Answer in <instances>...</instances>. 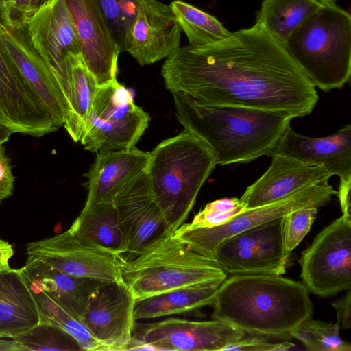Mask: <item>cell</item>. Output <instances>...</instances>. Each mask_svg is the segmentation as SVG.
I'll list each match as a JSON object with an SVG mask.
<instances>
[{"instance_id": "44dd1931", "label": "cell", "mask_w": 351, "mask_h": 351, "mask_svg": "<svg viewBox=\"0 0 351 351\" xmlns=\"http://www.w3.org/2000/svg\"><path fill=\"white\" fill-rule=\"evenodd\" d=\"M149 152L135 147L98 152L85 175L88 196L85 205L112 202L115 195L147 167Z\"/></svg>"}, {"instance_id": "1f68e13d", "label": "cell", "mask_w": 351, "mask_h": 351, "mask_svg": "<svg viewBox=\"0 0 351 351\" xmlns=\"http://www.w3.org/2000/svg\"><path fill=\"white\" fill-rule=\"evenodd\" d=\"M14 339L24 350H78L76 341L58 327L47 322L36 326Z\"/></svg>"}, {"instance_id": "f35d334b", "label": "cell", "mask_w": 351, "mask_h": 351, "mask_svg": "<svg viewBox=\"0 0 351 351\" xmlns=\"http://www.w3.org/2000/svg\"><path fill=\"white\" fill-rule=\"evenodd\" d=\"M350 304V289L348 290V293L343 298L337 300L332 303V305L337 311V323L344 329H349L351 327Z\"/></svg>"}, {"instance_id": "7c38bea8", "label": "cell", "mask_w": 351, "mask_h": 351, "mask_svg": "<svg viewBox=\"0 0 351 351\" xmlns=\"http://www.w3.org/2000/svg\"><path fill=\"white\" fill-rule=\"evenodd\" d=\"M245 336L244 331L220 319L171 317L149 324L135 323L130 350L222 351Z\"/></svg>"}, {"instance_id": "7dc6e473", "label": "cell", "mask_w": 351, "mask_h": 351, "mask_svg": "<svg viewBox=\"0 0 351 351\" xmlns=\"http://www.w3.org/2000/svg\"><path fill=\"white\" fill-rule=\"evenodd\" d=\"M12 1V0H10V1ZM10 1H9V2H10Z\"/></svg>"}, {"instance_id": "3957f363", "label": "cell", "mask_w": 351, "mask_h": 351, "mask_svg": "<svg viewBox=\"0 0 351 351\" xmlns=\"http://www.w3.org/2000/svg\"><path fill=\"white\" fill-rule=\"evenodd\" d=\"M213 317L250 335L291 338V331L311 317L306 286L276 274H240L226 278L214 302Z\"/></svg>"}, {"instance_id": "cb8c5ba5", "label": "cell", "mask_w": 351, "mask_h": 351, "mask_svg": "<svg viewBox=\"0 0 351 351\" xmlns=\"http://www.w3.org/2000/svg\"><path fill=\"white\" fill-rule=\"evenodd\" d=\"M64 80L69 107L63 126L71 138L78 142L99 86L85 65L81 53L70 54L65 58Z\"/></svg>"}, {"instance_id": "74e56055", "label": "cell", "mask_w": 351, "mask_h": 351, "mask_svg": "<svg viewBox=\"0 0 351 351\" xmlns=\"http://www.w3.org/2000/svg\"><path fill=\"white\" fill-rule=\"evenodd\" d=\"M15 177L3 143H0V204L12 195Z\"/></svg>"}, {"instance_id": "ac0fdd59", "label": "cell", "mask_w": 351, "mask_h": 351, "mask_svg": "<svg viewBox=\"0 0 351 351\" xmlns=\"http://www.w3.org/2000/svg\"><path fill=\"white\" fill-rule=\"evenodd\" d=\"M25 29L31 45L55 73L65 93L64 60L70 54H80L81 50L64 1L51 0L44 5L29 19Z\"/></svg>"}, {"instance_id": "4316f807", "label": "cell", "mask_w": 351, "mask_h": 351, "mask_svg": "<svg viewBox=\"0 0 351 351\" xmlns=\"http://www.w3.org/2000/svg\"><path fill=\"white\" fill-rule=\"evenodd\" d=\"M322 3L318 0H263L255 24L283 45Z\"/></svg>"}, {"instance_id": "ffe728a7", "label": "cell", "mask_w": 351, "mask_h": 351, "mask_svg": "<svg viewBox=\"0 0 351 351\" xmlns=\"http://www.w3.org/2000/svg\"><path fill=\"white\" fill-rule=\"evenodd\" d=\"M300 161L323 165L340 181L351 180V125L322 138L301 135L291 127L273 152Z\"/></svg>"}, {"instance_id": "5bb4252c", "label": "cell", "mask_w": 351, "mask_h": 351, "mask_svg": "<svg viewBox=\"0 0 351 351\" xmlns=\"http://www.w3.org/2000/svg\"><path fill=\"white\" fill-rule=\"evenodd\" d=\"M181 32L169 5L143 0L125 32L121 52H128L141 66L152 64L180 47Z\"/></svg>"}, {"instance_id": "b9f144b4", "label": "cell", "mask_w": 351, "mask_h": 351, "mask_svg": "<svg viewBox=\"0 0 351 351\" xmlns=\"http://www.w3.org/2000/svg\"><path fill=\"white\" fill-rule=\"evenodd\" d=\"M0 351H21V350L14 339L6 340L0 338Z\"/></svg>"}, {"instance_id": "e0dca14e", "label": "cell", "mask_w": 351, "mask_h": 351, "mask_svg": "<svg viewBox=\"0 0 351 351\" xmlns=\"http://www.w3.org/2000/svg\"><path fill=\"white\" fill-rule=\"evenodd\" d=\"M0 35L24 80L55 124L62 126L69 107L65 93L55 73L31 45L25 26L6 27L0 22Z\"/></svg>"}, {"instance_id": "4dcf8cb0", "label": "cell", "mask_w": 351, "mask_h": 351, "mask_svg": "<svg viewBox=\"0 0 351 351\" xmlns=\"http://www.w3.org/2000/svg\"><path fill=\"white\" fill-rule=\"evenodd\" d=\"M340 325L326 323L308 317L291 332V337L301 341L308 350L350 351L351 345L339 334Z\"/></svg>"}, {"instance_id": "f546056e", "label": "cell", "mask_w": 351, "mask_h": 351, "mask_svg": "<svg viewBox=\"0 0 351 351\" xmlns=\"http://www.w3.org/2000/svg\"><path fill=\"white\" fill-rule=\"evenodd\" d=\"M169 6L190 45L199 47L212 44L230 34L214 16L190 3L173 0Z\"/></svg>"}, {"instance_id": "836d02e7", "label": "cell", "mask_w": 351, "mask_h": 351, "mask_svg": "<svg viewBox=\"0 0 351 351\" xmlns=\"http://www.w3.org/2000/svg\"><path fill=\"white\" fill-rule=\"evenodd\" d=\"M247 208L238 198H223L208 203L192 221L183 223L189 229L210 228L223 224Z\"/></svg>"}, {"instance_id": "ba28073f", "label": "cell", "mask_w": 351, "mask_h": 351, "mask_svg": "<svg viewBox=\"0 0 351 351\" xmlns=\"http://www.w3.org/2000/svg\"><path fill=\"white\" fill-rule=\"evenodd\" d=\"M27 258L41 261L71 276L122 282V256L67 230L27 245Z\"/></svg>"}, {"instance_id": "603a6c76", "label": "cell", "mask_w": 351, "mask_h": 351, "mask_svg": "<svg viewBox=\"0 0 351 351\" xmlns=\"http://www.w3.org/2000/svg\"><path fill=\"white\" fill-rule=\"evenodd\" d=\"M40 322L35 299L20 269H0V338L13 339Z\"/></svg>"}, {"instance_id": "52a82bcc", "label": "cell", "mask_w": 351, "mask_h": 351, "mask_svg": "<svg viewBox=\"0 0 351 351\" xmlns=\"http://www.w3.org/2000/svg\"><path fill=\"white\" fill-rule=\"evenodd\" d=\"M149 121L131 92L117 80L98 87L80 141L90 152L131 149Z\"/></svg>"}, {"instance_id": "f1b7e54d", "label": "cell", "mask_w": 351, "mask_h": 351, "mask_svg": "<svg viewBox=\"0 0 351 351\" xmlns=\"http://www.w3.org/2000/svg\"><path fill=\"white\" fill-rule=\"evenodd\" d=\"M24 279L35 299L40 316V322L51 324L66 332L76 341L81 350H108V348L93 336L80 319L36 285L26 278Z\"/></svg>"}, {"instance_id": "8d00e7d4", "label": "cell", "mask_w": 351, "mask_h": 351, "mask_svg": "<svg viewBox=\"0 0 351 351\" xmlns=\"http://www.w3.org/2000/svg\"><path fill=\"white\" fill-rule=\"evenodd\" d=\"M294 347V344L287 341L280 342H269L263 337L254 335L245 338L243 337L239 341L226 346L222 351H284Z\"/></svg>"}, {"instance_id": "ee69618b", "label": "cell", "mask_w": 351, "mask_h": 351, "mask_svg": "<svg viewBox=\"0 0 351 351\" xmlns=\"http://www.w3.org/2000/svg\"><path fill=\"white\" fill-rule=\"evenodd\" d=\"M10 1V0H0V22L2 24L5 21L6 6Z\"/></svg>"}, {"instance_id": "6da1fadb", "label": "cell", "mask_w": 351, "mask_h": 351, "mask_svg": "<svg viewBox=\"0 0 351 351\" xmlns=\"http://www.w3.org/2000/svg\"><path fill=\"white\" fill-rule=\"evenodd\" d=\"M165 87L210 106H234L309 114L319 97L315 86L285 45L264 29L237 30L204 46L180 47L165 58Z\"/></svg>"}, {"instance_id": "7402d4cb", "label": "cell", "mask_w": 351, "mask_h": 351, "mask_svg": "<svg viewBox=\"0 0 351 351\" xmlns=\"http://www.w3.org/2000/svg\"><path fill=\"white\" fill-rule=\"evenodd\" d=\"M20 271L25 278L81 320L92 295L104 283L65 274L37 259L27 258Z\"/></svg>"}, {"instance_id": "e575fe53", "label": "cell", "mask_w": 351, "mask_h": 351, "mask_svg": "<svg viewBox=\"0 0 351 351\" xmlns=\"http://www.w3.org/2000/svg\"><path fill=\"white\" fill-rule=\"evenodd\" d=\"M318 207L304 206L293 210L283 217V239L286 251L290 254L309 232Z\"/></svg>"}, {"instance_id": "9a60e30c", "label": "cell", "mask_w": 351, "mask_h": 351, "mask_svg": "<svg viewBox=\"0 0 351 351\" xmlns=\"http://www.w3.org/2000/svg\"><path fill=\"white\" fill-rule=\"evenodd\" d=\"M135 302L123 281L104 282L92 295L82 321L108 350H129Z\"/></svg>"}, {"instance_id": "d590c367", "label": "cell", "mask_w": 351, "mask_h": 351, "mask_svg": "<svg viewBox=\"0 0 351 351\" xmlns=\"http://www.w3.org/2000/svg\"><path fill=\"white\" fill-rule=\"evenodd\" d=\"M51 1L12 0L7 4L3 25L6 27H23L36 12Z\"/></svg>"}, {"instance_id": "8fae6325", "label": "cell", "mask_w": 351, "mask_h": 351, "mask_svg": "<svg viewBox=\"0 0 351 351\" xmlns=\"http://www.w3.org/2000/svg\"><path fill=\"white\" fill-rule=\"evenodd\" d=\"M337 194L328 182L317 184L273 203L247 208L220 226L189 229L181 225L173 234L191 250L213 259L216 247L226 238L302 207L319 208Z\"/></svg>"}, {"instance_id": "d6986e66", "label": "cell", "mask_w": 351, "mask_h": 351, "mask_svg": "<svg viewBox=\"0 0 351 351\" xmlns=\"http://www.w3.org/2000/svg\"><path fill=\"white\" fill-rule=\"evenodd\" d=\"M268 169L249 186L240 200L253 208L285 198L303 189L328 182L332 175L321 165L275 154Z\"/></svg>"}, {"instance_id": "4fadbf2b", "label": "cell", "mask_w": 351, "mask_h": 351, "mask_svg": "<svg viewBox=\"0 0 351 351\" xmlns=\"http://www.w3.org/2000/svg\"><path fill=\"white\" fill-rule=\"evenodd\" d=\"M112 203L123 234L121 255L126 262L136 256L154 238L168 230L146 169L125 186Z\"/></svg>"}, {"instance_id": "9c48e42d", "label": "cell", "mask_w": 351, "mask_h": 351, "mask_svg": "<svg viewBox=\"0 0 351 351\" xmlns=\"http://www.w3.org/2000/svg\"><path fill=\"white\" fill-rule=\"evenodd\" d=\"M283 217L226 238L213 260L232 275L285 274L290 254L284 244Z\"/></svg>"}, {"instance_id": "d6a6232c", "label": "cell", "mask_w": 351, "mask_h": 351, "mask_svg": "<svg viewBox=\"0 0 351 351\" xmlns=\"http://www.w3.org/2000/svg\"><path fill=\"white\" fill-rule=\"evenodd\" d=\"M143 0H95L114 40L121 49L126 30Z\"/></svg>"}, {"instance_id": "bcb514c9", "label": "cell", "mask_w": 351, "mask_h": 351, "mask_svg": "<svg viewBox=\"0 0 351 351\" xmlns=\"http://www.w3.org/2000/svg\"><path fill=\"white\" fill-rule=\"evenodd\" d=\"M320 3L323 4H327V3H335V1L337 0H318Z\"/></svg>"}, {"instance_id": "484cf974", "label": "cell", "mask_w": 351, "mask_h": 351, "mask_svg": "<svg viewBox=\"0 0 351 351\" xmlns=\"http://www.w3.org/2000/svg\"><path fill=\"white\" fill-rule=\"evenodd\" d=\"M40 101L24 80L0 35V123L16 125L38 110Z\"/></svg>"}, {"instance_id": "30bf717a", "label": "cell", "mask_w": 351, "mask_h": 351, "mask_svg": "<svg viewBox=\"0 0 351 351\" xmlns=\"http://www.w3.org/2000/svg\"><path fill=\"white\" fill-rule=\"evenodd\" d=\"M307 289L328 297L351 287V221L341 216L323 229L300 260Z\"/></svg>"}, {"instance_id": "f6af8a7d", "label": "cell", "mask_w": 351, "mask_h": 351, "mask_svg": "<svg viewBox=\"0 0 351 351\" xmlns=\"http://www.w3.org/2000/svg\"><path fill=\"white\" fill-rule=\"evenodd\" d=\"M10 247H12V245H10L7 241L0 239V248H8Z\"/></svg>"}, {"instance_id": "8992f818", "label": "cell", "mask_w": 351, "mask_h": 351, "mask_svg": "<svg viewBox=\"0 0 351 351\" xmlns=\"http://www.w3.org/2000/svg\"><path fill=\"white\" fill-rule=\"evenodd\" d=\"M166 230L125 263L123 280L136 300L176 288L226 278L213 259L191 250Z\"/></svg>"}, {"instance_id": "5b68a950", "label": "cell", "mask_w": 351, "mask_h": 351, "mask_svg": "<svg viewBox=\"0 0 351 351\" xmlns=\"http://www.w3.org/2000/svg\"><path fill=\"white\" fill-rule=\"evenodd\" d=\"M284 45L315 87L328 91L349 81L351 16L335 3H322Z\"/></svg>"}, {"instance_id": "d4e9b609", "label": "cell", "mask_w": 351, "mask_h": 351, "mask_svg": "<svg viewBox=\"0 0 351 351\" xmlns=\"http://www.w3.org/2000/svg\"><path fill=\"white\" fill-rule=\"evenodd\" d=\"M223 281L209 280L136 300L134 319L137 321L182 314L211 306Z\"/></svg>"}, {"instance_id": "ab89813d", "label": "cell", "mask_w": 351, "mask_h": 351, "mask_svg": "<svg viewBox=\"0 0 351 351\" xmlns=\"http://www.w3.org/2000/svg\"><path fill=\"white\" fill-rule=\"evenodd\" d=\"M351 180L340 181L337 195L339 197L342 216L351 221Z\"/></svg>"}, {"instance_id": "60d3db41", "label": "cell", "mask_w": 351, "mask_h": 351, "mask_svg": "<svg viewBox=\"0 0 351 351\" xmlns=\"http://www.w3.org/2000/svg\"><path fill=\"white\" fill-rule=\"evenodd\" d=\"M14 254L12 247L0 248V269L9 268V261Z\"/></svg>"}, {"instance_id": "7bdbcfd3", "label": "cell", "mask_w": 351, "mask_h": 351, "mask_svg": "<svg viewBox=\"0 0 351 351\" xmlns=\"http://www.w3.org/2000/svg\"><path fill=\"white\" fill-rule=\"evenodd\" d=\"M12 133L0 123V143L7 142Z\"/></svg>"}, {"instance_id": "2e32d148", "label": "cell", "mask_w": 351, "mask_h": 351, "mask_svg": "<svg viewBox=\"0 0 351 351\" xmlns=\"http://www.w3.org/2000/svg\"><path fill=\"white\" fill-rule=\"evenodd\" d=\"M85 65L98 86L117 80L121 49L95 0H64Z\"/></svg>"}, {"instance_id": "83f0119b", "label": "cell", "mask_w": 351, "mask_h": 351, "mask_svg": "<svg viewBox=\"0 0 351 351\" xmlns=\"http://www.w3.org/2000/svg\"><path fill=\"white\" fill-rule=\"evenodd\" d=\"M69 230L74 235L121 255L123 234L112 202L84 205Z\"/></svg>"}, {"instance_id": "7a4b0ae2", "label": "cell", "mask_w": 351, "mask_h": 351, "mask_svg": "<svg viewBox=\"0 0 351 351\" xmlns=\"http://www.w3.org/2000/svg\"><path fill=\"white\" fill-rule=\"evenodd\" d=\"M173 96L176 114L184 130L209 147L216 165L271 156L293 119L282 112L205 105L180 92Z\"/></svg>"}, {"instance_id": "277c9868", "label": "cell", "mask_w": 351, "mask_h": 351, "mask_svg": "<svg viewBox=\"0 0 351 351\" xmlns=\"http://www.w3.org/2000/svg\"><path fill=\"white\" fill-rule=\"evenodd\" d=\"M215 166L209 147L185 130L149 152L146 173L169 230L184 223Z\"/></svg>"}]
</instances>
